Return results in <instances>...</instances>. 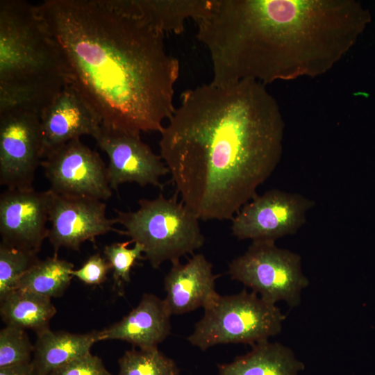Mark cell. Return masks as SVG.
Here are the masks:
<instances>
[{
	"label": "cell",
	"mask_w": 375,
	"mask_h": 375,
	"mask_svg": "<svg viewBox=\"0 0 375 375\" xmlns=\"http://www.w3.org/2000/svg\"><path fill=\"white\" fill-rule=\"evenodd\" d=\"M74 265L58 256L38 260L22 277L16 289L51 299L60 297L70 285Z\"/></svg>",
	"instance_id": "21"
},
{
	"label": "cell",
	"mask_w": 375,
	"mask_h": 375,
	"mask_svg": "<svg viewBox=\"0 0 375 375\" xmlns=\"http://www.w3.org/2000/svg\"><path fill=\"white\" fill-rule=\"evenodd\" d=\"M50 191L7 189L0 195V235L8 246L38 253L48 237Z\"/></svg>",
	"instance_id": "13"
},
{
	"label": "cell",
	"mask_w": 375,
	"mask_h": 375,
	"mask_svg": "<svg viewBox=\"0 0 375 375\" xmlns=\"http://www.w3.org/2000/svg\"><path fill=\"white\" fill-rule=\"evenodd\" d=\"M132 240L115 242L106 245L103 249V253L106 260L111 265L112 270V278L114 289L119 294L124 293V285L131 281V271L136 262L144 259L142 256L144 247L139 243H135L134 246L128 248Z\"/></svg>",
	"instance_id": "24"
},
{
	"label": "cell",
	"mask_w": 375,
	"mask_h": 375,
	"mask_svg": "<svg viewBox=\"0 0 375 375\" xmlns=\"http://www.w3.org/2000/svg\"><path fill=\"white\" fill-rule=\"evenodd\" d=\"M251 347L247 353L219 365L217 375H299L304 369L292 350L281 343L265 340Z\"/></svg>",
	"instance_id": "18"
},
{
	"label": "cell",
	"mask_w": 375,
	"mask_h": 375,
	"mask_svg": "<svg viewBox=\"0 0 375 375\" xmlns=\"http://www.w3.org/2000/svg\"><path fill=\"white\" fill-rule=\"evenodd\" d=\"M38 260L37 253L0 244V299L16 290L18 282Z\"/></svg>",
	"instance_id": "23"
},
{
	"label": "cell",
	"mask_w": 375,
	"mask_h": 375,
	"mask_svg": "<svg viewBox=\"0 0 375 375\" xmlns=\"http://www.w3.org/2000/svg\"><path fill=\"white\" fill-rule=\"evenodd\" d=\"M41 165L52 192L107 200L112 195L108 167L100 155L80 139L51 151Z\"/></svg>",
	"instance_id": "9"
},
{
	"label": "cell",
	"mask_w": 375,
	"mask_h": 375,
	"mask_svg": "<svg viewBox=\"0 0 375 375\" xmlns=\"http://www.w3.org/2000/svg\"><path fill=\"white\" fill-rule=\"evenodd\" d=\"M117 375H178L173 360L158 348L126 351L119 359Z\"/></svg>",
	"instance_id": "22"
},
{
	"label": "cell",
	"mask_w": 375,
	"mask_h": 375,
	"mask_svg": "<svg viewBox=\"0 0 375 375\" xmlns=\"http://www.w3.org/2000/svg\"><path fill=\"white\" fill-rule=\"evenodd\" d=\"M56 313L51 299L29 291L16 289L0 299V314L6 325L31 329L36 335L49 329Z\"/></svg>",
	"instance_id": "19"
},
{
	"label": "cell",
	"mask_w": 375,
	"mask_h": 375,
	"mask_svg": "<svg viewBox=\"0 0 375 375\" xmlns=\"http://www.w3.org/2000/svg\"><path fill=\"white\" fill-rule=\"evenodd\" d=\"M228 274L265 301L273 304L283 301L292 308L300 305L302 291L310 283L303 273L301 256L274 241H253L231 262Z\"/></svg>",
	"instance_id": "7"
},
{
	"label": "cell",
	"mask_w": 375,
	"mask_h": 375,
	"mask_svg": "<svg viewBox=\"0 0 375 375\" xmlns=\"http://www.w3.org/2000/svg\"><path fill=\"white\" fill-rule=\"evenodd\" d=\"M171 315L164 299L153 294H144L128 315L99 331V341L118 340L140 349H156L170 333Z\"/></svg>",
	"instance_id": "16"
},
{
	"label": "cell",
	"mask_w": 375,
	"mask_h": 375,
	"mask_svg": "<svg viewBox=\"0 0 375 375\" xmlns=\"http://www.w3.org/2000/svg\"><path fill=\"white\" fill-rule=\"evenodd\" d=\"M217 276L212 264L201 253L193 255L185 264L179 260L172 262L164 279V301L171 315L205 308L219 294L215 290Z\"/></svg>",
	"instance_id": "15"
},
{
	"label": "cell",
	"mask_w": 375,
	"mask_h": 375,
	"mask_svg": "<svg viewBox=\"0 0 375 375\" xmlns=\"http://www.w3.org/2000/svg\"><path fill=\"white\" fill-rule=\"evenodd\" d=\"M315 202L301 194L271 189L256 194L233 217V235L239 240L274 241L295 234Z\"/></svg>",
	"instance_id": "8"
},
{
	"label": "cell",
	"mask_w": 375,
	"mask_h": 375,
	"mask_svg": "<svg viewBox=\"0 0 375 375\" xmlns=\"http://www.w3.org/2000/svg\"><path fill=\"white\" fill-rule=\"evenodd\" d=\"M144 13L164 34H181L187 19L195 22L208 10L211 0H138Z\"/></svg>",
	"instance_id": "20"
},
{
	"label": "cell",
	"mask_w": 375,
	"mask_h": 375,
	"mask_svg": "<svg viewBox=\"0 0 375 375\" xmlns=\"http://www.w3.org/2000/svg\"><path fill=\"white\" fill-rule=\"evenodd\" d=\"M136 211L115 210L117 223L124 235L144 247V254L153 268L165 261L174 262L193 254L204 243L199 218L177 198L162 194L153 199H141Z\"/></svg>",
	"instance_id": "5"
},
{
	"label": "cell",
	"mask_w": 375,
	"mask_h": 375,
	"mask_svg": "<svg viewBox=\"0 0 375 375\" xmlns=\"http://www.w3.org/2000/svg\"><path fill=\"white\" fill-rule=\"evenodd\" d=\"M35 9L59 52L67 85L102 128L162 132L176 110L180 63L138 0H47Z\"/></svg>",
	"instance_id": "1"
},
{
	"label": "cell",
	"mask_w": 375,
	"mask_h": 375,
	"mask_svg": "<svg viewBox=\"0 0 375 375\" xmlns=\"http://www.w3.org/2000/svg\"><path fill=\"white\" fill-rule=\"evenodd\" d=\"M94 138L108 158L107 167L111 189H117L125 183L162 188L160 179L169 173V170L161 156L154 153L141 140L140 134L111 131L101 126Z\"/></svg>",
	"instance_id": "12"
},
{
	"label": "cell",
	"mask_w": 375,
	"mask_h": 375,
	"mask_svg": "<svg viewBox=\"0 0 375 375\" xmlns=\"http://www.w3.org/2000/svg\"><path fill=\"white\" fill-rule=\"evenodd\" d=\"M203 308V317L188 338L201 350L217 344L253 345L268 340L281 331L285 319L276 304L246 290L231 295L218 294Z\"/></svg>",
	"instance_id": "6"
},
{
	"label": "cell",
	"mask_w": 375,
	"mask_h": 375,
	"mask_svg": "<svg viewBox=\"0 0 375 375\" xmlns=\"http://www.w3.org/2000/svg\"><path fill=\"white\" fill-rule=\"evenodd\" d=\"M367 22L351 0H211L195 23L196 37L210 56V83L226 87L322 75Z\"/></svg>",
	"instance_id": "3"
},
{
	"label": "cell",
	"mask_w": 375,
	"mask_h": 375,
	"mask_svg": "<svg viewBox=\"0 0 375 375\" xmlns=\"http://www.w3.org/2000/svg\"><path fill=\"white\" fill-rule=\"evenodd\" d=\"M0 375H38L33 362L0 368Z\"/></svg>",
	"instance_id": "28"
},
{
	"label": "cell",
	"mask_w": 375,
	"mask_h": 375,
	"mask_svg": "<svg viewBox=\"0 0 375 375\" xmlns=\"http://www.w3.org/2000/svg\"><path fill=\"white\" fill-rule=\"evenodd\" d=\"M285 123L261 83L184 91L160 133V156L199 219L229 220L257 194L283 153Z\"/></svg>",
	"instance_id": "2"
},
{
	"label": "cell",
	"mask_w": 375,
	"mask_h": 375,
	"mask_svg": "<svg viewBox=\"0 0 375 375\" xmlns=\"http://www.w3.org/2000/svg\"><path fill=\"white\" fill-rule=\"evenodd\" d=\"M42 159L40 116L22 110L1 112V185L7 189L33 188Z\"/></svg>",
	"instance_id": "10"
},
{
	"label": "cell",
	"mask_w": 375,
	"mask_h": 375,
	"mask_svg": "<svg viewBox=\"0 0 375 375\" xmlns=\"http://www.w3.org/2000/svg\"><path fill=\"white\" fill-rule=\"evenodd\" d=\"M99 341V331L73 333L47 329L37 335L33 363L38 375H49L90 352Z\"/></svg>",
	"instance_id": "17"
},
{
	"label": "cell",
	"mask_w": 375,
	"mask_h": 375,
	"mask_svg": "<svg viewBox=\"0 0 375 375\" xmlns=\"http://www.w3.org/2000/svg\"><path fill=\"white\" fill-rule=\"evenodd\" d=\"M67 85L59 52L38 16L22 0L0 1V113L41 116Z\"/></svg>",
	"instance_id": "4"
},
{
	"label": "cell",
	"mask_w": 375,
	"mask_h": 375,
	"mask_svg": "<svg viewBox=\"0 0 375 375\" xmlns=\"http://www.w3.org/2000/svg\"><path fill=\"white\" fill-rule=\"evenodd\" d=\"M42 159L61 145L81 136L94 137L97 118L70 86L66 85L40 116Z\"/></svg>",
	"instance_id": "14"
},
{
	"label": "cell",
	"mask_w": 375,
	"mask_h": 375,
	"mask_svg": "<svg viewBox=\"0 0 375 375\" xmlns=\"http://www.w3.org/2000/svg\"><path fill=\"white\" fill-rule=\"evenodd\" d=\"M34 345L25 330L6 325L0 331V368L32 362Z\"/></svg>",
	"instance_id": "25"
},
{
	"label": "cell",
	"mask_w": 375,
	"mask_h": 375,
	"mask_svg": "<svg viewBox=\"0 0 375 375\" xmlns=\"http://www.w3.org/2000/svg\"><path fill=\"white\" fill-rule=\"evenodd\" d=\"M48 237L54 255L60 248L78 251L86 241L109 232L124 235L114 228L115 219L106 217L103 201L86 197L57 194L50 190Z\"/></svg>",
	"instance_id": "11"
},
{
	"label": "cell",
	"mask_w": 375,
	"mask_h": 375,
	"mask_svg": "<svg viewBox=\"0 0 375 375\" xmlns=\"http://www.w3.org/2000/svg\"><path fill=\"white\" fill-rule=\"evenodd\" d=\"M111 269V265L106 258L99 253H95L79 269H74L72 276L87 285H96L106 281L107 274Z\"/></svg>",
	"instance_id": "27"
},
{
	"label": "cell",
	"mask_w": 375,
	"mask_h": 375,
	"mask_svg": "<svg viewBox=\"0 0 375 375\" xmlns=\"http://www.w3.org/2000/svg\"><path fill=\"white\" fill-rule=\"evenodd\" d=\"M49 375H112L102 360L91 352L81 356Z\"/></svg>",
	"instance_id": "26"
}]
</instances>
